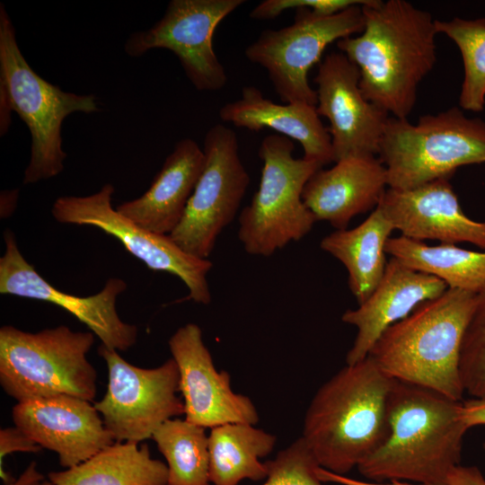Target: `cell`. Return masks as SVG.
<instances>
[{
    "instance_id": "1",
    "label": "cell",
    "mask_w": 485,
    "mask_h": 485,
    "mask_svg": "<svg viewBox=\"0 0 485 485\" xmlns=\"http://www.w3.org/2000/svg\"><path fill=\"white\" fill-rule=\"evenodd\" d=\"M362 12L363 31L337 47L358 68L364 96L392 117L407 119L436 62V20L405 0H368Z\"/></svg>"
},
{
    "instance_id": "2",
    "label": "cell",
    "mask_w": 485,
    "mask_h": 485,
    "mask_svg": "<svg viewBox=\"0 0 485 485\" xmlns=\"http://www.w3.org/2000/svg\"><path fill=\"white\" fill-rule=\"evenodd\" d=\"M462 401L394 380L389 396V433L384 444L357 466L371 481L447 483L460 465L469 430Z\"/></svg>"
},
{
    "instance_id": "3",
    "label": "cell",
    "mask_w": 485,
    "mask_h": 485,
    "mask_svg": "<svg viewBox=\"0 0 485 485\" xmlns=\"http://www.w3.org/2000/svg\"><path fill=\"white\" fill-rule=\"evenodd\" d=\"M393 383L367 357L347 365L318 389L302 437L321 467L346 475L384 444Z\"/></svg>"
},
{
    "instance_id": "4",
    "label": "cell",
    "mask_w": 485,
    "mask_h": 485,
    "mask_svg": "<svg viewBox=\"0 0 485 485\" xmlns=\"http://www.w3.org/2000/svg\"><path fill=\"white\" fill-rule=\"evenodd\" d=\"M476 295L448 288L421 303L383 332L368 357L393 380L462 401L460 354Z\"/></svg>"
},
{
    "instance_id": "5",
    "label": "cell",
    "mask_w": 485,
    "mask_h": 485,
    "mask_svg": "<svg viewBox=\"0 0 485 485\" xmlns=\"http://www.w3.org/2000/svg\"><path fill=\"white\" fill-rule=\"evenodd\" d=\"M93 94L65 92L39 75L28 64L17 43L15 30L0 4V133L7 132L15 111L28 127L31 158L23 183L33 184L58 175L66 153L62 147L65 119L74 112L98 111Z\"/></svg>"
},
{
    "instance_id": "6",
    "label": "cell",
    "mask_w": 485,
    "mask_h": 485,
    "mask_svg": "<svg viewBox=\"0 0 485 485\" xmlns=\"http://www.w3.org/2000/svg\"><path fill=\"white\" fill-rule=\"evenodd\" d=\"M92 331L66 325L28 332L11 325L0 329V384L17 402L57 395L93 401L97 372L87 359Z\"/></svg>"
},
{
    "instance_id": "7",
    "label": "cell",
    "mask_w": 485,
    "mask_h": 485,
    "mask_svg": "<svg viewBox=\"0 0 485 485\" xmlns=\"http://www.w3.org/2000/svg\"><path fill=\"white\" fill-rule=\"evenodd\" d=\"M378 155L391 189L450 179L461 166L485 163V122L456 107L421 116L416 124L390 117Z\"/></svg>"
},
{
    "instance_id": "8",
    "label": "cell",
    "mask_w": 485,
    "mask_h": 485,
    "mask_svg": "<svg viewBox=\"0 0 485 485\" xmlns=\"http://www.w3.org/2000/svg\"><path fill=\"white\" fill-rule=\"evenodd\" d=\"M293 141L279 134L266 136L260 146V181L238 222V238L246 252L269 257L290 242L304 237L317 221L302 194L311 176L322 168L295 158Z\"/></svg>"
},
{
    "instance_id": "9",
    "label": "cell",
    "mask_w": 485,
    "mask_h": 485,
    "mask_svg": "<svg viewBox=\"0 0 485 485\" xmlns=\"http://www.w3.org/2000/svg\"><path fill=\"white\" fill-rule=\"evenodd\" d=\"M362 5L332 15L296 9L293 23L263 31L246 48L244 55L250 62L266 69L283 102L316 106L317 94L309 84V71L331 43L363 31Z\"/></svg>"
},
{
    "instance_id": "10",
    "label": "cell",
    "mask_w": 485,
    "mask_h": 485,
    "mask_svg": "<svg viewBox=\"0 0 485 485\" xmlns=\"http://www.w3.org/2000/svg\"><path fill=\"white\" fill-rule=\"evenodd\" d=\"M235 132L222 124L205 135V163L179 225L169 234L185 252L207 259L234 218L250 184Z\"/></svg>"
},
{
    "instance_id": "11",
    "label": "cell",
    "mask_w": 485,
    "mask_h": 485,
    "mask_svg": "<svg viewBox=\"0 0 485 485\" xmlns=\"http://www.w3.org/2000/svg\"><path fill=\"white\" fill-rule=\"evenodd\" d=\"M98 354L108 369V386L93 404L116 442L139 444L168 419L184 415L183 401L177 395L179 371L172 357L157 367L142 368L102 344Z\"/></svg>"
},
{
    "instance_id": "12",
    "label": "cell",
    "mask_w": 485,
    "mask_h": 485,
    "mask_svg": "<svg viewBox=\"0 0 485 485\" xmlns=\"http://www.w3.org/2000/svg\"><path fill=\"white\" fill-rule=\"evenodd\" d=\"M114 190L107 183L89 196L60 197L54 201L51 214L59 223L91 225L114 236L149 269L178 277L189 290L185 299L208 304L211 294L207 276L212 262L188 254L170 235L144 229L120 214L111 204Z\"/></svg>"
},
{
    "instance_id": "13",
    "label": "cell",
    "mask_w": 485,
    "mask_h": 485,
    "mask_svg": "<svg viewBox=\"0 0 485 485\" xmlns=\"http://www.w3.org/2000/svg\"><path fill=\"white\" fill-rule=\"evenodd\" d=\"M243 0H172L163 16L146 31L133 32L124 49L140 57L154 48L171 50L198 91L221 90L225 70L216 55L213 36L218 24Z\"/></svg>"
},
{
    "instance_id": "14",
    "label": "cell",
    "mask_w": 485,
    "mask_h": 485,
    "mask_svg": "<svg viewBox=\"0 0 485 485\" xmlns=\"http://www.w3.org/2000/svg\"><path fill=\"white\" fill-rule=\"evenodd\" d=\"M4 240L0 294L48 302L65 309L109 348L126 351L135 345L137 328L123 322L116 310L117 297L127 288L123 279L109 278L100 292L90 296L74 295L58 290L37 272L21 253L11 230H5Z\"/></svg>"
},
{
    "instance_id": "15",
    "label": "cell",
    "mask_w": 485,
    "mask_h": 485,
    "mask_svg": "<svg viewBox=\"0 0 485 485\" xmlns=\"http://www.w3.org/2000/svg\"><path fill=\"white\" fill-rule=\"evenodd\" d=\"M358 68L342 52L319 64L316 110L330 123L334 162L351 155H378L389 114L369 101L359 86Z\"/></svg>"
},
{
    "instance_id": "16",
    "label": "cell",
    "mask_w": 485,
    "mask_h": 485,
    "mask_svg": "<svg viewBox=\"0 0 485 485\" xmlns=\"http://www.w3.org/2000/svg\"><path fill=\"white\" fill-rule=\"evenodd\" d=\"M168 345L179 371L186 420L205 428L259 421L251 400L232 390L228 372L216 370L198 325L190 322L180 327Z\"/></svg>"
},
{
    "instance_id": "17",
    "label": "cell",
    "mask_w": 485,
    "mask_h": 485,
    "mask_svg": "<svg viewBox=\"0 0 485 485\" xmlns=\"http://www.w3.org/2000/svg\"><path fill=\"white\" fill-rule=\"evenodd\" d=\"M14 426L42 448L56 453L69 469L116 441L92 401L57 395L17 402L12 409Z\"/></svg>"
},
{
    "instance_id": "18",
    "label": "cell",
    "mask_w": 485,
    "mask_h": 485,
    "mask_svg": "<svg viewBox=\"0 0 485 485\" xmlns=\"http://www.w3.org/2000/svg\"><path fill=\"white\" fill-rule=\"evenodd\" d=\"M378 206L402 236L440 243L470 242L485 250V221L464 214L449 179L410 190L388 188Z\"/></svg>"
},
{
    "instance_id": "19",
    "label": "cell",
    "mask_w": 485,
    "mask_h": 485,
    "mask_svg": "<svg viewBox=\"0 0 485 485\" xmlns=\"http://www.w3.org/2000/svg\"><path fill=\"white\" fill-rule=\"evenodd\" d=\"M448 289L441 279L406 266L392 257L370 296L357 309L347 310L343 322L357 328L346 364L364 360L383 332L408 316L421 303L441 295Z\"/></svg>"
},
{
    "instance_id": "20",
    "label": "cell",
    "mask_w": 485,
    "mask_h": 485,
    "mask_svg": "<svg viewBox=\"0 0 485 485\" xmlns=\"http://www.w3.org/2000/svg\"><path fill=\"white\" fill-rule=\"evenodd\" d=\"M335 163L311 176L302 198L317 221H327L340 230L356 216L378 206L388 181L385 166L376 155H351Z\"/></svg>"
},
{
    "instance_id": "21",
    "label": "cell",
    "mask_w": 485,
    "mask_h": 485,
    "mask_svg": "<svg viewBox=\"0 0 485 485\" xmlns=\"http://www.w3.org/2000/svg\"><path fill=\"white\" fill-rule=\"evenodd\" d=\"M204 163L203 149L193 139L179 140L149 189L117 211L144 229L169 235L183 216Z\"/></svg>"
},
{
    "instance_id": "22",
    "label": "cell",
    "mask_w": 485,
    "mask_h": 485,
    "mask_svg": "<svg viewBox=\"0 0 485 485\" xmlns=\"http://www.w3.org/2000/svg\"><path fill=\"white\" fill-rule=\"evenodd\" d=\"M222 121L252 131L271 128L300 143L304 158L322 166L334 162L331 138L316 110L305 102H283L266 98L260 89L245 86L241 97L224 104L219 110Z\"/></svg>"
},
{
    "instance_id": "23",
    "label": "cell",
    "mask_w": 485,
    "mask_h": 485,
    "mask_svg": "<svg viewBox=\"0 0 485 485\" xmlns=\"http://www.w3.org/2000/svg\"><path fill=\"white\" fill-rule=\"evenodd\" d=\"M393 230L377 206L357 226L336 230L320 242L322 251L347 269L348 287L358 304L370 296L384 273L385 245Z\"/></svg>"
},
{
    "instance_id": "24",
    "label": "cell",
    "mask_w": 485,
    "mask_h": 485,
    "mask_svg": "<svg viewBox=\"0 0 485 485\" xmlns=\"http://www.w3.org/2000/svg\"><path fill=\"white\" fill-rule=\"evenodd\" d=\"M47 477L51 485H167L168 469L151 456L147 445L115 442L80 464Z\"/></svg>"
},
{
    "instance_id": "25",
    "label": "cell",
    "mask_w": 485,
    "mask_h": 485,
    "mask_svg": "<svg viewBox=\"0 0 485 485\" xmlns=\"http://www.w3.org/2000/svg\"><path fill=\"white\" fill-rule=\"evenodd\" d=\"M276 436L247 423L211 428L208 435L209 479L214 485H237L267 478L268 465L260 461L274 449Z\"/></svg>"
},
{
    "instance_id": "26",
    "label": "cell",
    "mask_w": 485,
    "mask_h": 485,
    "mask_svg": "<svg viewBox=\"0 0 485 485\" xmlns=\"http://www.w3.org/2000/svg\"><path fill=\"white\" fill-rule=\"evenodd\" d=\"M385 251L412 269L441 279L448 288L477 294L485 287V251L454 243L432 246L402 235L390 237Z\"/></svg>"
},
{
    "instance_id": "27",
    "label": "cell",
    "mask_w": 485,
    "mask_h": 485,
    "mask_svg": "<svg viewBox=\"0 0 485 485\" xmlns=\"http://www.w3.org/2000/svg\"><path fill=\"white\" fill-rule=\"evenodd\" d=\"M166 460L167 485H209L208 436L181 419L163 423L151 437Z\"/></svg>"
},
{
    "instance_id": "28",
    "label": "cell",
    "mask_w": 485,
    "mask_h": 485,
    "mask_svg": "<svg viewBox=\"0 0 485 485\" xmlns=\"http://www.w3.org/2000/svg\"><path fill=\"white\" fill-rule=\"evenodd\" d=\"M437 33L452 40L463 63L459 105L465 110L482 111L485 105V18L436 20Z\"/></svg>"
},
{
    "instance_id": "29",
    "label": "cell",
    "mask_w": 485,
    "mask_h": 485,
    "mask_svg": "<svg viewBox=\"0 0 485 485\" xmlns=\"http://www.w3.org/2000/svg\"><path fill=\"white\" fill-rule=\"evenodd\" d=\"M459 368L464 392L472 398L485 399V287L476 295L462 343Z\"/></svg>"
},
{
    "instance_id": "30",
    "label": "cell",
    "mask_w": 485,
    "mask_h": 485,
    "mask_svg": "<svg viewBox=\"0 0 485 485\" xmlns=\"http://www.w3.org/2000/svg\"><path fill=\"white\" fill-rule=\"evenodd\" d=\"M269 468L262 485H323L316 469L320 466L302 436L267 462Z\"/></svg>"
},
{
    "instance_id": "31",
    "label": "cell",
    "mask_w": 485,
    "mask_h": 485,
    "mask_svg": "<svg viewBox=\"0 0 485 485\" xmlns=\"http://www.w3.org/2000/svg\"><path fill=\"white\" fill-rule=\"evenodd\" d=\"M368 0H264L250 13L254 20H272L290 9L308 8L322 15H332Z\"/></svg>"
},
{
    "instance_id": "32",
    "label": "cell",
    "mask_w": 485,
    "mask_h": 485,
    "mask_svg": "<svg viewBox=\"0 0 485 485\" xmlns=\"http://www.w3.org/2000/svg\"><path fill=\"white\" fill-rule=\"evenodd\" d=\"M43 448L16 426L0 430V476L6 484L13 478L4 470V458L13 453L36 454Z\"/></svg>"
},
{
    "instance_id": "33",
    "label": "cell",
    "mask_w": 485,
    "mask_h": 485,
    "mask_svg": "<svg viewBox=\"0 0 485 485\" xmlns=\"http://www.w3.org/2000/svg\"><path fill=\"white\" fill-rule=\"evenodd\" d=\"M316 473L322 482H333L340 485H450L448 483H418L401 481H391L383 482L360 481L348 477L347 475L331 472L321 466L317 467Z\"/></svg>"
},
{
    "instance_id": "34",
    "label": "cell",
    "mask_w": 485,
    "mask_h": 485,
    "mask_svg": "<svg viewBox=\"0 0 485 485\" xmlns=\"http://www.w3.org/2000/svg\"><path fill=\"white\" fill-rule=\"evenodd\" d=\"M461 417L469 429L476 426H485V399L472 398L462 401Z\"/></svg>"
},
{
    "instance_id": "35",
    "label": "cell",
    "mask_w": 485,
    "mask_h": 485,
    "mask_svg": "<svg viewBox=\"0 0 485 485\" xmlns=\"http://www.w3.org/2000/svg\"><path fill=\"white\" fill-rule=\"evenodd\" d=\"M450 485H485V478L476 466H456L449 474Z\"/></svg>"
},
{
    "instance_id": "36",
    "label": "cell",
    "mask_w": 485,
    "mask_h": 485,
    "mask_svg": "<svg viewBox=\"0 0 485 485\" xmlns=\"http://www.w3.org/2000/svg\"><path fill=\"white\" fill-rule=\"evenodd\" d=\"M4 485H51L48 477L37 468L35 462H31L17 479Z\"/></svg>"
},
{
    "instance_id": "37",
    "label": "cell",
    "mask_w": 485,
    "mask_h": 485,
    "mask_svg": "<svg viewBox=\"0 0 485 485\" xmlns=\"http://www.w3.org/2000/svg\"><path fill=\"white\" fill-rule=\"evenodd\" d=\"M483 449H484V451H485V441H484V443H483Z\"/></svg>"
}]
</instances>
